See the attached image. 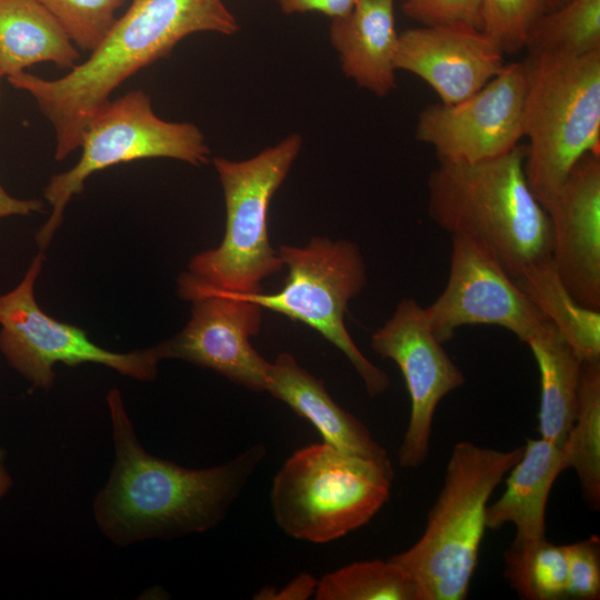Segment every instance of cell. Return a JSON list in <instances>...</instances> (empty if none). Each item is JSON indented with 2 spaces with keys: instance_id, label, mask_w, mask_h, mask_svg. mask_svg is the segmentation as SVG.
<instances>
[{
  "instance_id": "1",
  "label": "cell",
  "mask_w": 600,
  "mask_h": 600,
  "mask_svg": "<svg viewBox=\"0 0 600 600\" xmlns=\"http://www.w3.org/2000/svg\"><path fill=\"white\" fill-rule=\"evenodd\" d=\"M107 403L116 460L93 502L100 530L116 544L171 539L218 526L267 456L254 443L230 461L188 469L147 452L117 389Z\"/></svg>"
},
{
  "instance_id": "2",
  "label": "cell",
  "mask_w": 600,
  "mask_h": 600,
  "mask_svg": "<svg viewBox=\"0 0 600 600\" xmlns=\"http://www.w3.org/2000/svg\"><path fill=\"white\" fill-rule=\"evenodd\" d=\"M237 27L223 0H133L90 57L66 76L48 80L21 72L7 79L33 97L51 122L54 158L62 160L79 148L89 119L137 71L168 57L190 34L231 36Z\"/></svg>"
},
{
  "instance_id": "3",
  "label": "cell",
  "mask_w": 600,
  "mask_h": 600,
  "mask_svg": "<svg viewBox=\"0 0 600 600\" xmlns=\"http://www.w3.org/2000/svg\"><path fill=\"white\" fill-rule=\"evenodd\" d=\"M526 148L480 162L439 160L428 177V213L441 229L482 242L518 278L551 257L552 228L524 171Z\"/></svg>"
},
{
  "instance_id": "4",
  "label": "cell",
  "mask_w": 600,
  "mask_h": 600,
  "mask_svg": "<svg viewBox=\"0 0 600 600\" xmlns=\"http://www.w3.org/2000/svg\"><path fill=\"white\" fill-rule=\"evenodd\" d=\"M522 454L523 447L502 451L470 441L454 444L424 531L409 549L390 558L416 580L421 600L466 599L489 498Z\"/></svg>"
},
{
  "instance_id": "5",
  "label": "cell",
  "mask_w": 600,
  "mask_h": 600,
  "mask_svg": "<svg viewBox=\"0 0 600 600\" xmlns=\"http://www.w3.org/2000/svg\"><path fill=\"white\" fill-rule=\"evenodd\" d=\"M527 61L524 171L544 207L582 156L600 154V49L581 57L529 56Z\"/></svg>"
},
{
  "instance_id": "6",
  "label": "cell",
  "mask_w": 600,
  "mask_h": 600,
  "mask_svg": "<svg viewBox=\"0 0 600 600\" xmlns=\"http://www.w3.org/2000/svg\"><path fill=\"white\" fill-rule=\"evenodd\" d=\"M392 466L312 443L293 452L270 491L274 520L288 536L328 543L368 523L390 497Z\"/></svg>"
},
{
  "instance_id": "7",
  "label": "cell",
  "mask_w": 600,
  "mask_h": 600,
  "mask_svg": "<svg viewBox=\"0 0 600 600\" xmlns=\"http://www.w3.org/2000/svg\"><path fill=\"white\" fill-rule=\"evenodd\" d=\"M301 148L302 137L291 133L247 160L213 158L224 196L226 231L219 247L191 259L188 273L197 283L258 293L262 280L281 270V258L269 242L268 210Z\"/></svg>"
},
{
  "instance_id": "8",
  "label": "cell",
  "mask_w": 600,
  "mask_h": 600,
  "mask_svg": "<svg viewBox=\"0 0 600 600\" xmlns=\"http://www.w3.org/2000/svg\"><path fill=\"white\" fill-rule=\"evenodd\" d=\"M278 253L289 270L278 292L228 293L311 327L348 358L370 397L383 393L388 374L359 350L344 324L349 301L367 282L358 246L314 237L303 247L282 244Z\"/></svg>"
},
{
  "instance_id": "9",
  "label": "cell",
  "mask_w": 600,
  "mask_h": 600,
  "mask_svg": "<svg viewBox=\"0 0 600 600\" xmlns=\"http://www.w3.org/2000/svg\"><path fill=\"white\" fill-rule=\"evenodd\" d=\"M79 161L68 171L54 174L44 189L52 211L36 236L44 249L61 224L70 199L84 188V181L108 167L148 158H170L201 166L209 161L206 138L194 123L159 118L150 96L130 91L101 107L87 122Z\"/></svg>"
},
{
  "instance_id": "10",
  "label": "cell",
  "mask_w": 600,
  "mask_h": 600,
  "mask_svg": "<svg viewBox=\"0 0 600 600\" xmlns=\"http://www.w3.org/2000/svg\"><path fill=\"white\" fill-rule=\"evenodd\" d=\"M43 260V253L37 254L20 283L0 296V351L8 363L44 390L53 384L58 362L99 363L137 380H153L161 360L157 347L129 353L109 351L93 343L82 329L42 311L34 299V283Z\"/></svg>"
},
{
  "instance_id": "11",
  "label": "cell",
  "mask_w": 600,
  "mask_h": 600,
  "mask_svg": "<svg viewBox=\"0 0 600 600\" xmlns=\"http://www.w3.org/2000/svg\"><path fill=\"white\" fill-rule=\"evenodd\" d=\"M423 310L441 343L468 324L498 326L527 342L548 322L497 257L463 234L452 236L447 284Z\"/></svg>"
},
{
  "instance_id": "12",
  "label": "cell",
  "mask_w": 600,
  "mask_h": 600,
  "mask_svg": "<svg viewBox=\"0 0 600 600\" xmlns=\"http://www.w3.org/2000/svg\"><path fill=\"white\" fill-rule=\"evenodd\" d=\"M529 82L527 59L503 70L470 97L427 107L416 139L431 146L439 160L473 163L499 157L519 144Z\"/></svg>"
},
{
  "instance_id": "13",
  "label": "cell",
  "mask_w": 600,
  "mask_h": 600,
  "mask_svg": "<svg viewBox=\"0 0 600 600\" xmlns=\"http://www.w3.org/2000/svg\"><path fill=\"white\" fill-rule=\"evenodd\" d=\"M178 292L192 301L191 318L171 340L157 346L160 359H181L208 368L251 391H266L269 361L251 346L261 307L198 284L184 272Z\"/></svg>"
},
{
  "instance_id": "14",
  "label": "cell",
  "mask_w": 600,
  "mask_h": 600,
  "mask_svg": "<svg viewBox=\"0 0 600 600\" xmlns=\"http://www.w3.org/2000/svg\"><path fill=\"white\" fill-rule=\"evenodd\" d=\"M371 348L394 361L404 378L411 410L398 461L403 468H418L429 454L439 402L464 383V376L432 333L423 308L411 298L402 299L372 333Z\"/></svg>"
},
{
  "instance_id": "15",
  "label": "cell",
  "mask_w": 600,
  "mask_h": 600,
  "mask_svg": "<svg viewBox=\"0 0 600 600\" xmlns=\"http://www.w3.org/2000/svg\"><path fill=\"white\" fill-rule=\"evenodd\" d=\"M543 208L560 278L581 306L600 310V154L582 156Z\"/></svg>"
},
{
  "instance_id": "16",
  "label": "cell",
  "mask_w": 600,
  "mask_h": 600,
  "mask_svg": "<svg viewBox=\"0 0 600 600\" xmlns=\"http://www.w3.org/2000/svg\"><path fill=\"white\" fill-rule=\"evenodd\" d=\"M397 70L424 80L441 103L459 102L498 76L503 52L480 29L423 26L399 33Z\"/></svg>"
},
{
  "instance_id": "17",
  "label": "cell",
  "mask_w": 600,
  "mask_h": 600,
  "mask_svg": "<svg viewBox=\"0 0 600 600\" xmlns=\"http://www.w3.org/2000/svg\"><path fill=\"white\" fill-rule=\"evenodd\" d=\"M566 470L561 447L540 439H528L523 454L510 469L501 497L488 504L486 528L497 530L513 524L514 539L504 553V572L517 590L530 557L546 540L547 501L557 477Z\"/></svg>"
},
{
  "instance_id": "18",
  "label": "cell",
  "mask_w": 600,
  "mask_h": 600,
  "mask_svg": "<svg viewBox=\"0 0 600 600\" xmlns=\"http://www.w3.org/2000/svg\"><path fill=\"white\" fill-rule=\"evenodd\" d=\"M266 391L311 422L326 443L348 454L391 464L386 449L367 427L341 408L322 380L300 367L292 354L282 352L270 363Z\"/></svg>"
},
{
  "instance_id": "19",
  "label": "cell",
  "mask_w": 600,
  "mask_h": 600,
  "mask_svg": "<svg viewBox=\"0 0 600 600\" xmlns=\"http://www.w3.org/2000/svg\"><path fill=\"white\" fill-rule=\"evenodd\" d=\"M398 41L393 0H360L330 26V42L344 76L378 97L397 86Z\"/></svg>"
},
{
  "instance_id": "20",
  "label": "cell",
  "mask_w": 600,
  "mask_h": 600,
  "mask_svg": "<svg viewBox=\"0 0 600 600\" xmlns=\"http://www.w3.org/2000/svg\"><path fill=\"white\" fill-rule=\"evenodd\" d=\"M79 52L37 0H0V74L13 77L38 62L73 68Z\"/></svg>"
},
{
  "instance_id": "21",
  "label": "cell",
  "mask_w": 600,
  "mask_h": 600,
  "mask_svg": "<svg viewBox=\"0 0 600 600\" xmlns=\"http://www.w3.org/2000/svg\"><path fill=\"white\" fill-rule=\"evenodd\" d=\"M526 343L540 372L538 430L542 439L562 447L574 421L581 361L550 321Z\"/></svg>"
},
{
  "instance_id": "22",
  "label": "cell",
  "mask_w": 600,
  "mask_h": 600,
  "mask_svg": "<svg viewBox=\"0 0 600 600\" xmlns=\"http://www.w3.org/2000/svg\"><path fill=\"white\" fill-rule=\"evenodd\" d=\"M514 281L581 362L600 361V310L586 308L571 296L551 257L529 267Z\"/></svg>"
},
{
  "instance_id": "23",
  "label": "cell",
  "mask_w": 600,
  "mask_h": 600,
  "mask_svg": "<svg viewBox=\"0 0 600 600\" xmlns=\"http://www.w3.org/2000/svg\"><path fill=\"white\" fill-rule=\"evenodd\" d=\"M589 507H600V361L581 362L574 421L561 447Z\"/></svg>"
},
{
  "instance_id": "24",
  "label": "cell",
  "mask_w": 600,
  "mask_h": 600,
  "mask_svg": "<svg viewBox=\"0 0 600 600\" xmlns=\"http://www.w3.org/2000/svg\"><path fill=\"white\" fill-rule=\"evenodd\" d=\"M317 600H421L412 576L391 559L352 562L318 580Z\"/></svg>"
},
{
  "instance_id": "25",
  "label": "cell",
  "mask_w": 600,
  "mask_h": 600,
  "mask_svg": "<svg viewBox=\"0 0 600 600\" xmlns=\"http://www.w3.org/2000/svg\"><path fill=\"white\" fill-rule=\"evenodd\" d=\"M529 56L581 57L600 49V0H570L534 24Z\"/></svg>"
},
{
  "instance_id": "26",
  "label": "cell",
  "mask_w": 600,
  "mask_h": 600,
  "mask_svg": "<svg viewBox=\"0 0 600 600\" xmlns=\"http://www.w3.org/2000/svg\"><path fill=\"white\" fill-rule=\"evenodd\" d=\"M80 49L92 51L117 20L126 0H37Z\"/></svg>"
},
{
  "instance_id": "27",
  "label": "cell",
  "mask_w": 600,
  "mask_h": 600,
  "mask_svg": "<svg viewBox=\"0 0 600 600\" xmlns=\"http://www.w3.org/2000/svg\"><path fill=\"white\" fill-rule=\"evenodd\" d=\"M546 12V0H481V30L503 53H512L526 47Z\"/></svg>"
},
{
  "instance_id": "28",
  "label": "cell",
  "mask_w": 600,
  "mask_h": 600,
  "mask_svg": "<svg viewBox=\"0 0 600 600\" xmlns=\"http://www.w3.org/2000/svg\"><path fill=\"white\" fill-rule=\"evenodd\" d=\"M516 592L528 600H556L568 597L566 548L542 541L530 557Z\"/></svg>"
},
{
  "instance_id": "29",
  "label": "cell",
  "mask_w": 600,
  "mask_h": 600,
  "mask_svg": "<svg viewBox=\"0 0 600 600\" xmlns=\"http://www.w3.org/2000/svg\"><path fill=\"white\" fill-rule=\"evenodd\" d=\"M402 10L423 26L482 27L481 0H402Z\"/></svg>"
},
{
  "instance_id": "30",
  "label": "cell",
  "mask_w": 600,
  "mask_h": 600,
  "mask_svg": "<svg viewBox=\"0 0 600 600\" xmlns=\"http://www.w3.org/2000/svg\"><path fill=\"white\" fill-rule=\"evenodd\" d=\"M568 597L596 600L600 596V540L597 536L564 544Z\"/></svg>"
},
{
  "instance_id": "31",
  "label": "cell",
  "mask_w": 600,
  "mask_h": 600,
  "mask_svg": "<svg viewBox=\"0 0 600 600\" xmlns=\"http://www.w3.org/2000/svg\"><path fill=\"white\" fill-rule=\"evenodd\" d=\"M318 579L303 572L281 588L263 587L253 597L257 600H306L314 596Z\"/></svg>"
},
{
  "instance_id": "32",
  "label": "cell",
  "mask_w": 600,
  "mask_h": 600,
  "mask_svg": "<svg viewBox=\"0 0 600 600\" xmlns=\"http://www.w3.org/2000/svg\"><path fill=\"white\" fill-rule=\"evenodd\" d=\"M360 0H278L286 14L319 12L331 19L349 13Z\"/></svg>"
},
{
  "instance_id": "33",
  "label": "cell",
  "mask_w": 600,
  "mask_h": 600,
  "mask_svg": "<svg viewBox=\"0 0 600 600\" xmlns=\"http://www.w3.org/2000/svg\"><path fill=\"white\" fill-rule=\"evenodd\" d=\"M44 203L39 199H18L11 197L0 184V219L9 216H27L41 212Z\"/></svg>"
},
{
  "instance_id": "34",
  "label": "cell",
  "mask_w": 600,
  "mask_h": 600,
  "mask_svg": "<svg viewBox=\"0 0 600 600\" xmlns=\"http://www.w3.org/2000/svg\"><path fill=\"white\" fill-rule=\"evenodd\" d=\"M6 457L4 449L0 448V500L7 494L13 483L6 466Z\"/></svg>"
},
{
  "instance_id": "35",
  "label": "cell",
  "mask_w": 600,
  "mask_h": 600,
  "mask_svg": "<svg viewBox=\"0 0 600 600\" xmlns=\"http://www.w3.org/2000/svg\"><path fill=\"white\" fill-rule=\"evenodd\" d=\"M570 0H546L547 11L558 9Z\"/></svg>"
},
{
  "instance_id": "36",
  "label": "cell",
  "mask_w": 600,
  "mask_h": 600,
  "mask_svg": "<svg viewBox=\"0 0 600 600\" xmlns=\"http://www.w3.org/2000/svg\"><path fill=\"white\" fill-rule=\"evenodd\" d=\"M2 79L1 74H0V80Z\"/></svg>"
}]
</instances>
